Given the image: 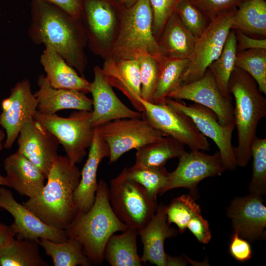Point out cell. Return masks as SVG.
<instances>
[{
  "mask_svg": "<svg viewBox=\"0 0 266 266\" xmlns=\"http://www.w3.org/2000/svg\"><path fill=\"white\" fill-rule=\"evenodd\" d=\"M123 10L115 0H82L80 20L87 46L104 60L109 56L117 38Z\"/></svg>",
  "mask_w": 266,
  "mask_h": 266,
  "instance_id": "8992f818",
  "label": "cell"
},
{
  "mask_svg": "<svg viewBox=\"0 0 266 266\" xmlns=\"http://www.w3.org/2000/svg\"><path fill=\"white\" fill-rule=\"evenodd\" d=\"M0 185L5 186L7 187L8 186L7 182L5 177L2 176L0 174Z\"/></svg>",
  "mask_w": 266,
  "mask_h": 266,
  "instance_id": "f907efd6",
  "label": "cell"
},
{
  "mask_svg": "<svg viewBox=\"0 0 266 266\" xmlns=\"http://www.w3.org/2000/svg\"><path fill=\"white\" fill-rule=\"evenodd\" d=\"M186 261L181 257H172L167 254L166 266H185L187 265Z\"/></svg>",
  "mask_w": 266,
  "mask_h": 266,
  "instance_id": "7dc6e473",
  "label": "cell"
},
{
  "mask_svg": "<svg viewBox=\"0 0 266 266\" xmlns=\"http://www.w3.org/2000/svg\"><path fill=\"white\" fill-rule=\"evenodd\" d=\"M167 97L176 100H191L209 108L216 115L222 125L234 123L232 100L226 99L221 94L208 68L201 78L189 83L179 85Z\"/></svg>",
  "mask_w": 266,
  "mask_h": 266,
  "instance_id": "5bb4252c",
  "label": "cell"
},
{
  "mask_svg": "<svg viewBox=\"0 0 266 266\" xmlns=\"http://www.w3.org/2000/svg\"><path fill=\"white\" fill-rule=\"evenodd\" d=\"M143 108V117L164 136L171 137L191 150H210V143L187 115L166 102L154 103L137 97Z\"/></svg>",
  "mask_w": 266,
  "mask_h": 266,
  "instance_id": "9c48e42d",
  "label": "cell"
},
{
  "mask_svg": "<svg viewBox=\"0 0 266 266\" xmlns=\"http://www.w3.org/2000/svg\"><path fill=\"white\" fill-rule=\"evenodd\" d=\"M166 103L173 108L189 116L199 131L211 139L219 149L223 165L226 170H235L237 166L232 143L235 124L223 126L215 113L209 108L194 103L189 105L166 97Z\"/></svg>",
  "mask_w": 266,
  "mask_h": 266,
  "instance_id": "7c38bea8",
  "label": "cell"
},
{
  "mask_svg": "<svg viewBox=\"0 0 266 266\" xmlns=\"http://www.w3.org/2000/svg\"><path fill=\"white\" fill-rule=\"evenodd\" d=\"M137 230L128 228L120 234H113L105 246L104 259L112 266H140L138 254Z\"/></svg>",
  "mask_w": 266,
  "mask_h": 266,
  "instance_id": "4316f807",
  "label": "cell"
},
{
  "mask_svg": "<svg viewBox=\"0 0 266 266\" xmlns=\"http://www.w3.org/2000/svg\"><path fill=\"white\" fill-rule=\"evenodd\" d=\"M232 29L247 35L266 36L265 0H246L236 9Z\"/></svg>",
  "mask_w": 266,
  "mask_h": 266,
  "instance_id": "83f0119b",
  "label": "cell"
},
{
  "mask_svg": "<svg viewBox=\"0 0 266 266\" xmlns=\"http://www.w3.org/2000/svg\"><path fill=\"white\" fill-rule=\"evenodd\" d=\"M127 229L112 210L108 187L100 179L91 208L87 212L77 210L65 231L68 238L81 242L84 253L91 263L100 265L104 260V248L109 237L115 233Z\"/></svg>",
  "mask_w": 266,
  "mask_h": 266,
  "instance_id": "3957f363",
  "label": "cell"
},
{
  "mask_svg": "<svg viewBox=\"0 0 266 266\" xmlns=\"http://www.w3.org/2000/svg\"><path fill=\"white\" fill-rule=\"evenodd\" d=\"M17 139V151L35 165L47 178L58 156L60 144L57 138L33 118L25 123Z\"/></svg>",
  "mask_w": 266,
  "mask_h": 266,
  "instance_id": "2e32d148",
  "label": "cell"
},
{
  "mask_svg": "<svg viewBox=\"0 0 266 266\" xmlns=\"http://www.w3.org/2000/svg\"><path fill=\"white\" fill-rule=\"evenodd\" d=\"M80 176L76 164L58 155L40 193L23 204L46 225L65 230L77 212L74 193Z\"/></svg>",
  "mask_w": 266,
  "mask_h": 266,
  "instance_id": "7a4b0ae2",
  "label": "cell"
},
{
  "mask_svg": "<svg viewBox=\"0 0 266 266\" xmlns=\"http://www.w3.org/2000/svg\"><path fill=\"white\" fill-rule=\"evenodd\" d=\"M39 239H14L0 249V266H47L40 254Z\"/></svg>",
  "mask_w": 266,
  "mask_h": 266,
  "instance_id": "f1b7e54d",
  "label": "cell"
},
{
  "mask_svg": "<svg viewBox=\"0 0 266 266\" xmlns=\"http://www.w3.org/2000/svg\"><path fill=\"white\" fill-rule=\"evenodd\" d=\"M40 62L48 81L53 87L76 90L86 94L90 93L91 82L79 76L52 47L45 46Z\"/></svg>",
  "mask_w": 266,
  "mask_h": 266,
  "instance_id": "d4e9b609",
  "label": "cell"
},
{
  "mask_svg": "<svg viewBox=\"0 0 266 266\" xmlns=\"http://www.w3.org/2000/svg\"><path fill=\"white\" fill-rule=\"evenodd\" d=\"M196 40L175 12L166 23L157 41L163 56L189 59Z\"/></svg>",
  "mask_w": 266,
  "mask_h": 266,
  "instance_id": "484cf974",
  "label": "cell"
},
{
  "mask_svg": "<svg viewBox=\"0 0 266 266\" xmlns=\"http://www.w3.org/2000/svg\"></svg>",
  "mask_w": 266,
  "mask_h": 266,
  "instance_id": "816d5d0a",
  "label": "cell"
},
{
  "mask_svg": "<svg viewBox=\"0 0 266 266\" xmlns=\"http://www.w3.org/2000/svg\"><path fill=\"white\" fill-rule=\"evenodd\" d=\"M235 66L250 74L260 92L266 94V49H251L237 52Z\"/></svg>",
  "mask_w": 266,
  "mask_h": 266,
  "instance_id": "e575fe53",
  "label": "cell"
},
{
  "mask_svg": "<svg viewBox=\"0 0 266 266\" xmlns=\"http://www.w3.org/2000/svg\"><path fill=\"white\" fill-rule=\"evenodd\" d=\"M188 62V59H173L164 56L159 60V72L153 103L166 102L168 94L179 85Z\"/></svg>",
  "mask_w": 266,
  "mask_h": 266,
  "instance_id": "d6a6232c",
  "label": "cell"
},
{
  "mask_svg": "<svg viewBox=\"0 0 266 266\" xmlns=\"http://www.w3.org/2000/svg\"><path fill=\"white\" fill-rule=\"evenodd\" d=\"M104 76L113 87L121 91L134 108L142 112L143 107L137 100L141 97L140 70L136 59L107 58L101 68Z\"/></svg>",
  "mask_w": 266,
  "mask_h": 266,
  "instance_id": "cb8c5ba5",
  "label": "cell"
},
{
  "mask_svg": "<svg viewBox=\"0 0 266 266\" xmlns=\"http://www.w3.org/2000/svg\"><path fill=\"white\" fill-rule=\"evenodd\" d=\"M88 158L81 171L79 184L74 193L77 211H88L93 205L98 188L99 166L102 159L109 156V149L98 128H95Z\"/></svg>",
  "mask_w": 266,
  "mask_h": 266,
  "instance_id": "ffe728a7",
  "label": "cell"
},
{
  "mask_svg": "<svg viewBox=\"0 0 266 266\" xmlns=\"http://www.w3.org/2000/svg\"><path fill=\"white\" fill-rule=\"evenodd\" d=\"M31 15L28 34L32 42L52 47L84 77L87 39L80 19L44 0H32Z\"/></svg>",
  "mask_w": 266,
  "mask_h": 266,
  "instance_id": "6da1fadb",
  "label": "cell"
},
{
  "mask_svg": "<svg viewBox=\"0 0 266 266\" xmlns=\"http://www.w3.org/2000/svg\"><path fill=\"white\" fill-rule=\"evenodd\" d=\"M126 173L129 178L141 185L156 201L157 195H163L169 174L165 166H147L135 164L129 168L126 167Z\"/></svg>",
  "mask_w": 266,
  "mask_h": 266,
  "instance_id": "836d02e7",
  "label": "cell"
},
{
  "mask_svg": "<svg viewBox=\"0 0 266 266\" xmlns=\"http://www.w3.org/2000/svg\"><path fill=\"white\" fill-rule=\"evenodd\" d=\"M210 22L220 14L236 9L246 0H188Z\"/></svg>",
  "mask_w": 266,
  "mask_h": 266,
  "instance_id": "60d3db41",
  "label": "cell"
},
{
  "mask_svg": "<svg viewBox=\"0 0 266 266\" xmlns=\"http://www.w3.org/2000/svg\"><path fill=\"white\" fill-rule=\"evenodd\" d=\"M8 186L20 195L33 198L45 185L46 176L32 162L18 151L9 155L3 163Z\"/></svg>",
  "mask_w": 266,
  "mask_h": 266,
  "instance_id": "603a6c76",
  "label": "cell"
},
{
  "mask_svg": "<svg viewBox=\"0 0 266 266\" xmlns=\"http://www.w3.org/2000/svg\"><path fill=\"white\" fill-rule=\"evenodd\" d=\"M0 208L6 210L14 218L11 226L16 233V238H45L62 242L68 238L65 230L45 224L24 204L17 202L12 192L3 187H0Z\"/></svg>",
  "mask_w": 266,
  "mask_h": 266,
  "instance_id": "e0dca14e",
  "label": "cell"
},
{
  "mask_svg": "<svg viewBox=\"0 0 266 266\" xmlns=\"http://www.w3.org/2000/svg\"><path fill=\"white\" fill-rule=\"evenodd\" d=\"M200 213V207L193 198L189 195H183L173 199L167 206V223L169 225L175 224L179 232L183 233L191 219Z\"/></svg>",
  "mask_w": 266,
  "mask_h": 266,
  "instance_id": "8d00e7d4",
  "label": "cell"
},
{
  "mask_svg": "<svg viewBox=\"0 0 266 266\" xmlns=\"http://www.w3.org/2000/svg\"><path fill=\"white\" fill-rule=\"evenodd\" d=\"M229 252L236 260L240 262L249 260L252 255V250L249 243L234 232L232 236Z\"/></svg>",
  "mask_w": 266,
  "mask_h": 266,
  "instance_id": "b9f144b4",
  "label": "cell"
},
{
  "mask_svg": "<svg viewBox=\"0 0 266 266\" xmlns=\"http://www.w3.org/2000/svg\"><path fill=\"white\" fill-rule=\"evenodd\" d=\"M177 140L164 136L136 149L135 164L147 166H163L169 159L178 158L185 150Z\"/></svg>",
  "mask_w": 266,
  "mask_h": 266,
  "instance_id": "f546056e",
  "label": "cell"
},
{
  "mask_svg": "<svg viewBox=\"0 0 266 266\" xmlns=\"http://www.w3.org/2000/svg\"><path fill=\"white\" fill-rule=\"evenodd\" d=\"M5 134L3 130L0 129V151L2 150L4 147L3 141L5 138Z\"/></svg>",
  "mask_w": 266,
  "mask_h": 266,
  "instance_id": "681fc988",
  "label": "cell"
},
{
  "mask_svg": "<svg viewBox=\"0 0 266 266\" xmlns=\"http://www.w3.org/2000/svg\"><path fill=\"white\" fill-rule=\"evenodd\" d=\"M115 1L122 8H127L133 5L138 0H115Z\"/></svg>",
  "mask_w": 266,
  "mask_h": 266,
  "instance_id": "c3c4849f",
  "label": "cell"
},
{
  "mask_svg": "<svg viewBox=\"0 0 266 266\" xmlns=\"http://www.w3.org/2000/svg\"><path fill=\"white\" fill-rule=\"evenodd\" d=\"M236 40V51L241 52L251 49H266V39L251 37L241 31L234 30Z\"/></svg>",
  "mask_w": 266,
  "mask_h": 266,
  "instance_id": "ee69618b",
  "label": "cell"
},
{
  "mask_svg": "<svg viewBox=\"0 0 266 266\" xmlns=\"http://www.w3.org/2000/svg\"><path fill=\"white\" fill-rule=\"evenodd\" d=\"M236 9L224 12L210 21L203 33L196 40L179 85L201 78L210 65L218 58L232 29Z\"/></svg>",
  "mask_w": 266,
  "mask_h": 266,
  "instance_id": "30bf717a",
  "label": "cell"
},
{
  "mask_svg": "<svg viewBox=\"0 0 266 266\" xmlns=\"http://www.w3.org/2000/svg\"><path fill=\"white\" fill-rule=\"evenodd\" d=\"M167 205H158L156 212L143 228L137 230L143 245L141 262H147L158 266H166V255L164 249L166 238L174 237L177 231L167 223Z\"/></svg>",
  "mask_w": 266,
  "mask_h": 266,
  "instance_id": "44dd1931",
  "label": "cell"
},
{
  "mask_svg": "<svg viewBox=\"0 0 266 266\" xmlns=\"http://www.w3.org/2000/svg\"><path fill=\"white\" fill-rule=\"evenodd\" d=\"M178 158V166L169 172L168 183L163 194L170 190L183 187L188 189L192 195H197L200 181L221 175L226 170L219 151L208 155L200 150L185 151Z\"/></svg>",
  "mask_w": 266,
  "mask_h": 266,
  "instance_id": "4fadbf2b",
  "label": "cell"
},
{
  "mask_svg": "<svg viewBox=\"0 0 266 266\" xmlns=\"http://www.w3.org/2000/svg\"><path fill=\"white\" fill-rule=\"evenodd\" d=\"M94 74L90 90L93 98L90 123L94 128L114 120L142 117V112L132 110L120 100L104 76L101 68L94 66Z\"/></svg>",
  "mask_w": 266,
  "mask_h": 266,
  "instance_id": "ac0fdd59",
  "label": "cell"
},
{
  "mask_svg": "<svg viewBox=\"0 0 266 266\" xmlns=\"http://www.w3.org/2000/svg\"><path fill=\"white\" fill-rule=\"evenodd\" d=\"M234 99L233 116L238 135V145L234 147L237 165L247 166L251 156V146L257 136L260 120L266 116V99L254 79L245 71L234 67L228 86Z\"/></svg>",
  "mask_w": 266,
  "mask_h": 266,
  "instance_id": "277c9868",
  "label": "cell"
},
{
  "mask_svg": "<svg viewBox=\"0 0 266 266\" xmlns=\"http://www.w3.org/2000/svg\"><path fill=\"white\" fill-rule=\"evenodd\" d=\"M253 158L252 176L249 189L251 194L260 196L266 193V138L256 137L251 146Z\"/></svg>",
  "mask_w": 266,
  "mask_h": 266,
  "instance_id": "d590c367",
  "label": "cell"
},
{
  "mask_svg": "<svg viewBox=\"0 0 266 266\" xmlns=\"http://www.w3.org/2000/svg\"><path fill=\"white\" fill-rule=\"evenodd\" d=\"M37 85L39 89L34 95L37 103V110L42 114L51 115L65 109L92 110V99L86 94L74 90L54 88L43 74L38 76Z\"/></svg>",
  "mask_w": 266,
  "mask_h": 266,
  "instance_id": "7402d4cb",
  "label": "cell"
},
{
  "mask_svg": "<svg viewBox=\"0 0 266 266\" xmlns=\"http://www.w3.org/2000/svg\"><path fill=\"white\" fill-rule=\"evenodd\" d=\"M138 61L141 81V97L154 102V96L159 72V60L148 54L139 55Z\"/></svg>",
  "mask_w": 266,
  "mask_h": 266,
  "instance_id": "74e56055",
  "label": "cell"
},
{
  "mask_svg": "<svg viewBox=\"0 0 266 266\" xmlns=\"http://www.w3.org/2000/svg\"><path fill=\"white\" fill-rule=\"evenodd\" d=\"M180 0H149L153 13V31L157 41Z\"/></svg>",
  "mask_w": 266,
  "mask_h": 266,
  "instance_id": "ab89813d",
  "label": "cell"
},
{
  "mask_svg": "<svg viewBox=\"0 0 266 266\" xmlns=\"http://www.w3.org/2000/svg\"><path fill=\"white\" fill-rule=\"evenodd\" d=\"M108 188L112 210L128 228L141 229L156 212L157 201L141 185L127 176L126 167L111 180Z\"/></svg>",
  "mask_w": 266,
  "mask_h": 266,
  "instance_id": "52a82bcc",
  "label": "cell"
},
{
  "mask_svg": "<svg viewBox=\"0 0 266 266\" xmlns=\"http://www.w3.org/2000/svg\"><path fill=\"white\" fill-rule=\"evenodd\" d=\"M187 228L201 243L207 244L211 238L209 224L201 213L195 215L191 219L187 224Z\"/></svg>",
  "mask_w": 266,
  "mask_h": 266,
  "instance_id": "7bdbcfd3",
  "label": "cell"
},
{
  "mask_svg": "<svg viewBox=\"0 0 266 266\" xmlns=\"http://www.w3.org/2000/svg\"><path fill=\"white\" fill-rule=\"evenodd\" d=\"M236 53L235 33L232 29L221 54L208 68L212 72L221 94L229 100H232V97L228 90V83L235 67Z\"/></svg>",
  "mask_w": 266,
  "mask_h": 266,
  "instance_id": "1f68e13d",
  "label": "cell"
},
{
  "mask_svg": "<svg viewBox=\"0 0 266 266\" xmlns=\"http://www.w3.org/2000/svg\"><path fill=\"white\" fill-rule=\"evenodd\" d=\"M175 12L185 27L197 39L203 33L210 22L188 0H180Z\"/></svg>",
  "mask_w": 266,
  "mask_h": 266,
  "instance_id": "f35d334b",
  "label": "cell"
},
{
  "mask_svg": "<svg viewBox=\"0 0 266 266\" xmlns=\"http://www.w3.org/2000/svg\"><path fill=\"white\" fill-rule=\"evenodd\" d=\"M40 246L51 257L54 266H90L91 262L84 253L82 244L78 240L67 238L62 242L45 238L39 239Z\"/></svg>",
  "mask_w": 266,
  "mask_h": 266,
  "instance_id": "4dcf8cb0",
  "label": "cell"
},
{
  "mask_svg": "<svg viewBox=\"0 0 266 266\" xmlns=\"http://www.w3.org/2000/svg\"><path fill=\"white\" fill-rule=\"evenodd\" d=\"M262 197L250 193L236 198L227 210L233 232L250 242L266 237V207Z\"/></svg>",
  "mask_w": 266,
  "mask_h": 266,
  "instance_id": "d6986e66",
  "label": "cell"
},
{
  "mask_svg": "<svg viewBox=\"0 0 266 266\" xmlns=\"http://www.w3.org/2000/svg\"><path fill=\"white\" fill-rule=\"evenodd\" d=\"M98 128L109 149V164L126 152L164 136L143 116L114 120Z\"/></svg>",
  "mask_w": 266,
  "mask_h": 266,
  "instance_id": "8fae6325",
  "label": "cell"
},
{
  "mask_svg": "<svg viewBox=\"0 0 266 266\" xmlns=\"http://www.w3.org/2000/svg\"><path fill=\"white\" fill-rule=\"evenodd\" d=\"M143 54L158 60L163 57L153 34V13L149 0H138L131 7L123 8L119 33L107 58L136 59Z\"/></svg>",
  "mask_w": 266,
  "mask_h": 266,
  "instance_id": "5b68a950",
  "label": "cell"
},
{
  "mask_svg": "<svg viewBox=\"0 0 266 266\" xmlns=\"http://www.w3.org/2000/svg\"><path fill=\"white\" fill-rule=\"evenodd\" d=\"M16 235V233L11 225L0 222V249L11 243Z\"/></svg>",
  "mask_w": 266,
  "mask_h": 266,
  "instance_id": "bcb514c9",
  "label": "cell"
},
{
  "mask_svg": "<svg viewBox=\"0 0 266 266\" xmlns=\"http://www.w3.org/2000/svg\"><path fill=\"white\" fill-rule=\"evenodd\" d=\"M92 111L77 110L68 117L47 115L37 110L33 118L58 139L66 156L74 164L81 162L92 142L95 128L90 123Z\"/></svg>",
  "mask_w": 266,
  "mask_h": 266,
  "instance_id": "ba28073f",
  "label": "cell"
},
{
  "mask_svg": "<svg viewBox=\"0 0 266 266\" xmlns=\"http://www.w3.org/2000/svg\"><path fill=\"white\" fill-rule=\"evenodd\" d=\"M60 8L71 16L80 19L82 0H44Z\"/></svg>",
  "mask_w": 266,
  "mask_h": 266,
  "instance_id": "f6af8a7d",
  "label": "cell"
},
{
  "mask_svg": "<svg viewBox=\"0 0 266 266\" xmlns=\"http://www.w3.org/2000/svg\"><path fill=\"white\" fill-rule=\"evenodd\" d=\"M37 106L35 97L27 78L17 82L11 89L10 95L2 100L0 126L6 133L5 149L12 147L23 125L33 118Z\"/></svg>",
  "mask_w": 266,
  "mask_h": 266,
  "instance_id": "9a60e30c",
  "label": "cell"
}]
</instances>
